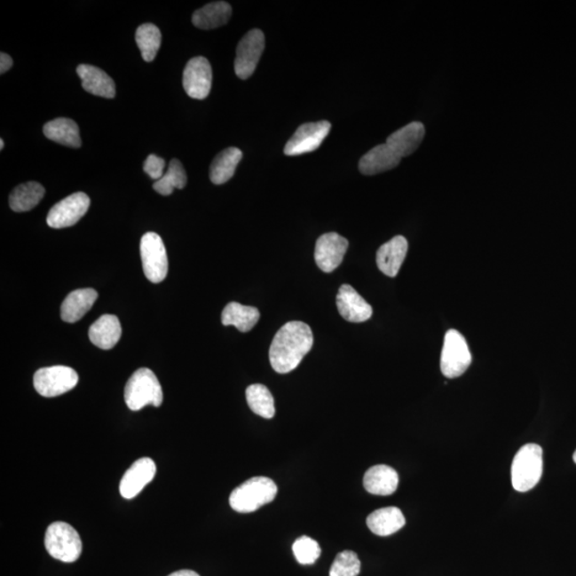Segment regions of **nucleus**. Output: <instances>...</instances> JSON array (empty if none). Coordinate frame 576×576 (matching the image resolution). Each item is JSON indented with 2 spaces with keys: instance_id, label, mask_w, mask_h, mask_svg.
Segmentation results:
<instances>
[{
  "instance_id": "obj_33",
  "label": "nucleus",
  "mask_w": 576,
  "mask_h": 576,
  "mask_svg": "<svg viewBox=\"0 0 576 576\" xmlns=\"http://www.w3.org/2000/svg\"><path fill=\"white\" fill-rule=\"evenodd\" d=\"M293 552L299 564H312L320 558L321 548L314 539L303 536L294 542Z\"/></svg>"
},
{
  "instance_id": "obj_6",
  "label": "nucleus",
  "mask_w": 576,
  "mask_h": 576,
  "mask_svg": "<svg viewBox=\"0 0 576 576\" xmlns=\"http://www.w3.org/2000/svg\"><path fill=\"white\" fill-rule=\"evenodd\" d=\"M472 355L466 338L457 330L446 332L441 353V372L447 378L462 376L471 366Z\"/></svg>"
},
{
  "instance_id": "obj_31",
  "label": "nucleus",
  "mask_w": 576,
  "mask_h": 576,
  "mask_svg": "<svg viewBox=\"0 0 576 576\" xmlns=\"http://www.w3.org/2000/svg\"><path fill=\"white\" fill-rule=\"evenodd\" d=\"M186 171L178 160H172L169 163L168 171L161 179L154 184V189L162 195H170L174 189H183L186 186Z\"/></svg>"
},
{
  "instance_id": "obj_16",
  "label": "nucleus",
  "mask_w": 576,
  "mask_h": 576,
  "mask_svg": "<svg viewBox=\"0 0 576 576\" xmlns=\"http://www.w3.org/2000/svg\"><path fill=\"white\" fill-rule=\"evenodd\" d=\"M408 241L404 236H395L394 239L379 248L377 252V265L379 271L390 278L398 276L408 252Z\"/></svg>"
},
{
  "instance_id": "obj_14",
  "label": "nucleus",
  "mask_w": 576,
  "mask_h": 576,
  "mask_svg": "<svg viewBox=\"0 0 576 576\" xmlns=\"http://www.w3.org/2000/svg\"><path fill=\"white\" fill-rule=\"evenodd\" d=\"M156 464L151 458H140L124 474L120 483V493L126 500L134 499L147 484L154 479Z\"/></svg>"
},
{
  "instance_id": "obj_26",
  "label": "nucleus",
  "mask_w": 576,
  "mask_h": 576,
  "mask_svg": "<svg viewBox=\"0 0 576 576\" xmlns=\"http://www.w3.org/2000/svg\"><path fill=\"white\" fill-rule=\"evenodd\" d=\"M46 138L57 144L78 149L82 146L81 135L75 121L59 118L51 121L44 125Z\"/></svg>"
},
{
  "instance_id": "obj_35",
  "label": "nucleus",
  "mask_w": 576,
  "mask_h": 576,
  "mask_svg": "<svg viewBox=\"0 0 576 576\" xmlns=\"http://www.w3.org/2000/svg\"><path fill=\"white\" fill-rule=\"evenodd\" d=\"M13 66L12 58L8 54L2 52L0 54V74H4L10 70Z\"/></svg>"
},
{
  "instance_id": "obj_29",
  "label": "nucleus",
  "mask_w": 576,
  "mask_h": 576,
  "mask_svg": "<svg viewBox=\"0 0 576 576\" xmlns=\"http://www.w3.org/2000/svg\"><path fill=\"white\" fill-rule=\"evenodd\" d=\"M246 398L248 405L256 414L268 420L276 414L273 396L265 385H250L246 391Z\"/></svg>"
},
{
  "instance_id": "obj_10",
  "label": "nucleus",
  "mask_w": 576,
  "mask_h": 576,
  "mask_svg": "<svg viewBox=\"0 0 576 576\" xmlns=\"http://www.w3.org/2000/svg\"><path fill=\"white\" fill-rule=\"evenodd\" d=\"M265 49V36L260 29H252L242 38L237 46L235 73L241 79L249 78L261 59Z\"/></svg>"
},
{
  "instance_id": "obj_9",
  "label": "nucleus",
  "mask_w": 576,
  "mask_h": 576,
  "mask_svg": "<svg viewBox=\"0 0 576 576\" xmlns=\"http://www.w3.org/2000/svg\"><path fill=\"white\" fill-rule=\"evenodd\" d=\"M91 204L86 193H76L68 195L52 206L46 222L51 229H65V227L76 225L83 218Z\"/></svg>"
},
{
  "instance_id": "obj_3",
  "label": "nucleus",
  "mask_w": 576,
  "mask_h": 576,
  "mask_svg": "<svg viewBox=\"0 0 576 576\" xmlns=\"http://www.w3.org/2000/svg\"><path fill=\"white\" fill-rule=\"evenodd\" d=\"M543 451L538 444L528 443L517 453L511 466V483L517 493H527L540 482Z\"/></svg>"
},
{
  "instance_id": "obj_30",
  "label": "nucleus",
  "mask_w": 576,
  "mask_h": 576,
  "mask_svg": "<svg viewBox=\"0 0 576 576\" xmlns=\"http://www.w3.org/2000/svg\"><path fill=\"white\" fill-rule=\"evenodd\" d=\"M136 42L145 61L151 62L154 60L162 44L160 28L150 23L141 25L136 31Z\"/></svg>"
},
{
  "instance_id": "obj_20",
  "label": "nucleus",
  "mask_w": 576,
  "mask_h": 576,
  "mask_svg": "<svg viewBox=\"0 0 576 576\" xmlns=\"http://www.w3.org/2000/svg\"><path fill=\"white\" fill-rule=\"evenodd\" d=\"M99 294L92 288L74 290L67 295L61 305V319L68 324L81 320L91 310Z\"/></svg>"
},
{
  "instance_id": "obj_15",
  "label": "nucleus",
  "mask_w": 576,
  "mask_h": 576,
  "mask_svg": "<svg viewBox=\"0 0 576 576\" xmlns=\"http://www.w3.org/2000/svg\"><path fill=\"white\" fill-rule=\"evenodd\" d=\"M338 313L350 322H364L371 319L373 308L351 285H342L336 296Z\"/></svg>"
},
{
  "instance_id": "obj_4",
  "label": "nucleus",
  "mask_w": 576,
  "mask_h": 576,
  "mask_svg": "<svg viewBox=\"0 0 576 576\" xmlns=\"http://www.w3.org/2000/svg\"><path fill=\"white\" fill-rule=\"evenodd\" d=\"M124 398L126 405L133 411L144 409L147 405L161 406L163 394L156 375L149 368L136 371L126 383Z\"/></svg>"
},
{
  "instance_id": "obj_19",
  "label": "nucleus",
  "mask_w": 576,
  "mask_h": 576,
  "mask_svg": "<svg viewBox=\"0 0 576 576\" xmlns=\"http://www.w3.org/2000/svg\"><path fill=\"white\" fill-rule=\"evenodd\" d=\"M364 488L375 495H391L398 488V473L393 468L379 464L367 469L363 478Z\"/></svg>"
},
{
  "instance_id": "obj_21",
  "label": "nucleus",
  "mask_w": 576,
  "mask_h": 576,
  "mask_svg": "<svg viewBox=\"0 0 576 576\" xmlns=\"http://www.w3.org/2000/svg\"><path fill=\"white\" fill-rule=\"evenodd\" d=\"M76 72L82 79L83 88L87 92L105 99L115 97V84L113 78L99 67L81 65L77 67Z\"/></svg>"
},
{
  "instance_id": "obj_11",
  "label": "nucleus",
  "mask_w": 576,
  "mask_h": 576,
  "mask_svg": "<svg viewBox=\"0 0 576 576\" xmlns=\"http://www.w3.org/2000/svg\"><path fill=\"white\" fill-rule=\"evenodd\" d=\"M331 123L327 121L305 123L295 131L292 138L284 147V154L297 156L305 153L314 152L321 146L322 141L329 135Z\"/></svg>"
},
{
  "instance_id": "obj_8",
  "label": "nucleus",
  "mask_w": 576,
  "mask_h": 576,
  "mask_svg": "<svg viewBox=\"0 0 576 576\" xmlns=\"http://www.w3.org/2000/svg\"><path fill=\"white\" fill-rule=\"evenodd\" d=\"M78 374L67 367H51L40 368L34 376L36 392L43 398H57L76 387Z\"/></svg>"
},
{
  "instance_id": "obj_25",
  "label": "nucleus",
  "mask_w": 576,
  "mask_h": 576,
  "mask_svg": "<svg viewBox=\"0 0 576 576\" xmlns=\"http://www.w3.org/2000/svg\"><path fill=\"white\" fill-rule=\"evenodd\" d=\"M232 7L225 2H215L197 10L193 15V23L200 29H214L229 22Z\"/></svg>"
},
{
  "instance_id": "obj_17",
  "label": "nucleus",
  "mask_w": 576,
  "mask_h": 576,
  "mask_svg": "<svg viewBox=\"0 0 576 576\" xmlns=\"http://www.w3.org/2000/svg\"><path fill=\"white\" fill-rule=\"evenodd\" d=\"M401 157L387 144L375 146L359 162V170L364 176H376L378 173L392 170L399 165Z\"/></svg>"
},
{
  "instance_id": "obj_18",
  "label": "nucleus",
  "mask_w": 576,
  "mask_h": 576,
  "mask_svg": "<svg viewBox=\"0 0 576 576\" xmlns=\"http://www.w3.org/2000/svg\"><path fill=\"white\" fill-rule=\"evenodd\" d=\"M122 335V327L114 315H103L90 327L89 338L100 350L109 351L117 345Z\"/></svg>"
},
{
  "instance_id": "obj_24",
  "label": "nucleus",
  "mask_w": 576,
  "mask_h": 576,
  "mask_svg": "<svg viewBox=\"0 0 576 576\" xmlns=\"http://www.w3.org/2000/svg\"><path fill=\"white\" fill-rule=\"evenodd\" d=\"M260 316V311L255 306L230 303L222 312L221 321L224 326H234L241 332L246 333L256 327Z\"/></svg>"
},
{
  "instance_id": "obj_7",
  "label": "nucleus",
  "mask_w": 576,
  "mask_h": 576,
  "mask_svg": "<svg viewBox=\"0 0 576 576\" xmlns=\"http://www.w3.org/2000/svg\"><path fill=\"white\" fill-rule=\"evenodd\" d=\"M140 255L146 279L152 283L162 282L167 278L169 264L162 237L153 232L142 236Z\"/></svg>"
},
{
  "instance_id": "obj_13",
  "label": "nucleus",
  "mask_w": 576,
  "mask_h": 576,
  "mask_svg": "<svg viewBox=\"0 0 576 576\" xmlns=\"http://www.w3.org/2000/svg\"><path fill=\"white\" fill-rule=\"evenodd\" d=\"M350 242L337 233H326L316 241L315 262L321 272L330 273L341 265Z\"/></svg>"
},
{
  "instance_id": "obj_27",
  "label": "nucleus",
  "mask_w": 576,
  "mask_h": 576,
  "mask_svg": "<svg viewBox=\"0 0 576 576\" xmlns=\"http://www.w3.org/2000/svg\"><path fill=\"white\" fill-rule=\"evenodd\" d=\"M242 158V152L237 147H229L219 153L210 165L209 178L215 185H222L233 178L237 166Z\"/></svg>"
},
{
  "instance_id": "obj_12",
  "label": "nucleus",
  "mask_w": 576,
  "mask_h": 576,
  "mask_svg": "<svg viewBox=\"0 0 576 576\" xmlns=\"http://www.w3.org/2000/svg\"><path fill=\"white\" fill-rule=\"evenodd\" d=\"M213 82L210 63L204 57L189 60L183 74V87L190 98L204 99L209 97Z\"/></svg>"
},
{
  "instance_id": "obj_34",
  "label": "nucleus",
  "mask_w": 576,
  "mask_h": 576,
  "mask_svg": "<svg viewBox=\"0 0 576 576\" xmlns=\"http://www.w3.org/2000/svg\"><path fill=\"white\" fill-rule=\"evenodd\" d=\"M166 162L162 160V157L157 155L151 154L147 156L146 161L145 162L144 170L153 179H161L165 174Z\"/></svg>"
},
{
  "instance_id": "obj_28",
  "label": "nucleus",
  "mask_w": 576,
  "mask_h": 576,
  "mask_svg": "<svg viewBox=\"0 0 576 576\" xmlns=\"http://www.w3.org/2000/svg\"><path fill=\"white\" fill-rule=\"evenodd\" d=\"M44 194L45 189L39 183L28 182L20 185L10 194V208L17 213L29 211L41 202Z\"/></svg>"
},
{
  "instance_id": "obj_23",
  "label": "nucleus",
  "mask_w": 576,
  "mask_h": 576,
  "mask_svg": "<svg viewBox=\"0 0 576 576\" xmlns=\"http://www.w3.org/2000/svg\"><path fill=\"white\" fill-rule=\"evenodd\" d=\"M367 526L375 535L387 537L398 533L406 525V517L398 507H385L368 516Z\"/></svg>"
},
{
  "instance_id": "obj_22",
  "label": "nucleus",
  "mask_w": 576,
  "mask_h": 576,
  "mask_svg": "<svg viewBox=\"0 0 576 576\" xmlns=\"http://www.w3.org/2000/svg\"><path fill=\"white\" fill-rule=\"evenodd\" d=\"M425 137V128L421 122H412L389 136L385 144L392 147L398 156H409L417 150Z\"/></svg>"
},
{
  "instance_id": "obj_5",
  "label": "nucleus",
  "mask_w": 576,
  "mask_h": 576,
  "mask_svg": "<svg viewBox=\"0 0 576 576\" xmlns=\"http://www.w3.org/2000/svg\"><path fill=\"white\" fill-rule=\"evenodd\" d=\"M45 548L51 557L68 564L81 557L83 542L75 528L66 522H55L47 527Z\"/></svg>"
},
{
  "instance_id": "obj_36",
  "label": "nucleus",
  "mask_w": 576,
  "mask_h": 576,
  "mask_svg": "<svg viewBox=\"0 0 576 576\" xmlns=\"http://www.w3.org/2000/svg\"><path fill=\"white\" fill-rule=\"evenodd\" d=\"M169 576H200V575L192 570H179L177 571V572H173Z\"/></svg>"
},
{
  "instance_id": "obj_37",
  "label": "nucleus",
  "mask_w": 576,
  "mask_h": 576,
  "mask_svg": "<svg viewBox=\"0 0 576 576\" xmlns=\"http://www.w3.org/2000/svg\"><path fill=\"white\" fill-rule=\"evenodd\" d=\"M4 141L3 139H0V150H4Z\"/></svg>"
},
{
  "instance_id": "obj_32",
  "label": "nucleus",
  "mask_w": 576,
  "mask_h": 576,
  "mask_svg": "<svg viewBox=\"0 0 576 576\" xmlns=\"http://www.w3.org/2000/svg\"><path fill=\"white\" fill-rule=\"evenodd\" d=\"M360 570L361 562L358 555L352 551H343L337 554L329 576H358Z\"/></svg>"
},
{
  "instance_id": "obj_2",
  "label": "nucleus",
  "mask_w": 576,
  "mask_h": 576,
  "mask_svg": "<svg viewBox=\"0 0 576 576\" xmlns=\"http://www.w3.org/2000/svg\"><path fill=\"white\" fill-rule=\"evenodd\" d=\"M278 493L277 485L268 477H257L248 479L230 495V505L240 514H250L262 506L272 503Z\"/></svg>"
},
{
  "instance_id": "obj_1",
  "label": "nucleus",
  "mask_w": 576,
  "mask_h": 576,
  "mask_svg": "<svg viewBox=\"0 0 576 576\" xmlns=\"http://www.w3.org/2000/svg\"><path fill=\"white\" fill-rule=\"evenodd\" d=\"M313 332L304 321H289L274 335L269 361L279 374L293 372L313 347Z\"/></svg>"
},
{
  "instance_id": "obj_38",
  "label": "nucleus",
  "mask_w": 576,
  "mask_h": 576,
  "mask_svg": "<svg viewBox=\"0 0 576 576\" xmlns=\"http://www.w3.org/2000/svg\"><path fill=\"white\" fill-rule=\"evenodd\" d=\"M573 460H574V462L576 463V451L573 454Z\"/></svg>"
}]
</instances>
